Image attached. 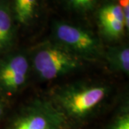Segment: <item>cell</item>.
I'll return each mask as SVG.
<instances>
[{
  "instance_id": "obj_5",
  "label": "cell",
  "mask_w": 129,
  "mask_h": 129,
  "mask_svg": "<svg viewBox=\"0 0 129 129\" xmlns=\"http://www.w3.org/2000/svg\"><path fill=\"white\" fill-rule=\"evenodd\" d=\"M28 72L29 62L25 56H12L0 68V85L6 91L16 92L25 83Z\"/></svg>"
},
{
  "instance_id": "obj_2",
  "label": "cell",
  "mask_w": 129,
  "mask_h": 129,
  "mask_svg": "<svg viewBox=\"0 0 129 129\" xmlns=\"http://www.w3.org/2000/svg\"><path fill=\"white\" fill-rule=\"evenodd\" d=\"M33 66L38 75L45 80H52L78 68V57L62 47L45 45L33 57Z\"/></svg>"
},
{
  "instance_id": "obj_6",
  "label": "cell",
  "mask_w": 129,
  "mask_h": 129,
  "mask_svg": "<svg viewBox=\"0 0 129 129\" xmlns=\"http://www.w3.org/2000/svg\"><path fill=\"white\" fill-rule=\"evenodd\" d=\"M98 20L103 33L111 38L120 37L125 29L124 17L118 3H109L101 7Z\"/></svg>"
},
{
  "instance_id": "obj_1",
  "label": "cell",
  "mask_w": 129,
  "mask_h": 129,
  "mask_svg": "<svg viewBox=\"0 0 129 129\" xmlns=\"http://www.w3.org/2000/svg\"><path fill=\"white\" fill-rule=\"evenodd\" d=\"M107 90L101 85H74L57 95L60 110L73 117H83L94 110L106 98Z\"/></svg>"
},
{
  "instance_id": "obj_12",
  "label": "cell",
  "mask_w": 129,
  "mask_h": 129,
  "mask_svg": "<svg viewBox=\"0 0 129 129\" xmlns=\"http://www.w3.org/2000/svg\"><path fill=\"white\" fill-rule=\"evenodd\" d=\"M112 129H129V117L128 115L122 116L116 122L114 127Z\"/></svg>"
},
{
  "instance_id": "obj_8",
  "label": "cell",
  "mask_w": 129,
  "mask_h": 129,
  "mask_svg": "<svg viewBox=\"0 0 129 129\" xmlns=\"http://www.w3.org/2000/svg\"><path fill=\"white\" fill-rule=\"evenodd\" d=\"M38 5V0H14V17L19 23L27 24L32 21Z\"/></svg>"
},
{
  "instance_id": "obj_13",
  "label": "cell",
  "mask_w": 129,
  "mask_h": 129,
  "mask_svg": "<svg viewBox=\"0 0 129 129\" xmlns=\"http://www.w3.org/2000/svg\"><path fill=\"white\" fill-rule=\"evenodd\" d=\"M2 106L0 105V117L2 115Z\"/></svg>"
},
{
  "instance_id": "obj_7",
  "label": "cell",
  "mask_w": 129,
  "mask_h": 129,
  "mask_svg": "<svg viewBox=\"0 0 129 129\" xmlns=\"http://www.w3.org/2000/svg\"><path fill=\"white\" fill-rule=\"evenodd\" d=\"M14 37L12 14L7 5L0 4V52L10 45Z\"/></svg>"
},
{
  "instance_id": "obj_3",
  "label": "cell",
  "mask_w": 129,
  "mask_h": 129,
  "mask_svg": "<svg viewBox=\"0 0 129 129\" xmlns=\"http://www.w3.org/2000/svg\"><path fill=\"white\" fill-rule=\"evenodd\" d=\"M54 34L60 46L78 57H92L100 52L98 39L85 29L70 23L57 22Z\"/></svg>"
},
{
  "instance_id": "obj_10",
  "label": "cell",
  "mask_w": 129,
  "mask_h": 129,
  "mask_svg": "<svg viewBox=\"0 0 129 129\" xmlns=\"http://www.w3.org/2000/svg\"><path fill=\"white\" fill-rule=\"evenodd\" d=\"M74 9L80 11H88L92 9L97 0H66Z\"/></svg>"
},
{
  "instance_id": "obj_4",
  "label": "cell",
  "mask_w": 129,
  "mask_h": 129,
  "mask_svg": "<svg viewBox=\"0 0 129 129\" xmlns=\"http://www.w3.org/2000/svg\"><path fill=\"white\" fill-rule=\"evenodd\" d=\"M64 114L47 102L33 103L14 120L10 129H60Z\"/></svg>"
},
{
  "instance_id": "obj_9",
  "label": "cell",
  "mask_w": 129,
  "mask_h": 129,
  "mask_svg": "<svg viewBox=\"0 0 129 129\" xmlns=\"http://www.w3.org/2000/svg\"><path fill=\"white\" fill-rule=\"evenodd\" d=\"M107 58L113 69L128 74L129 72V48L127 46L117 47L108 51Z\"/></svg>"
},
{
  "instance_id": "obj_11",
  "label": "cell",
  "mask_w": 129,
  "mask_h": 129,
  "mask_svg": "<svg viewBox=\"0 0 129 129\" xmlns=\"http://www.w3.org/2000/svg\"><path fill=\"white\" fill-rule=\"evenodd\" d=\"M118 5L121 7L124 17L125 27L128 29L129 26V0H119Z\"/></svg>"
}]
</instances>
